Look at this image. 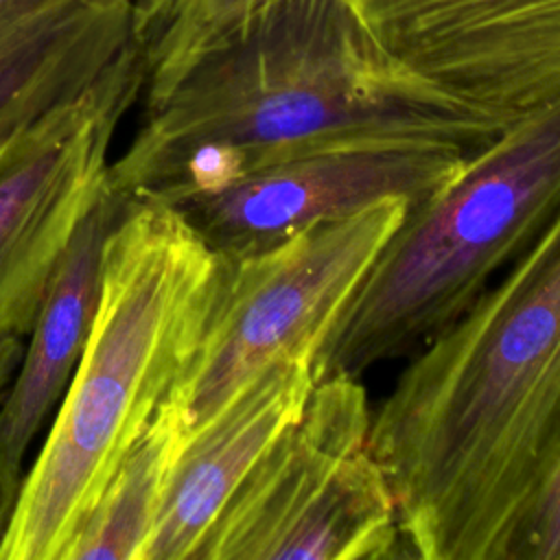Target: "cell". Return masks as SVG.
<instances>
[{
    "instance_id": "5bb4252c",
    "label": "cell",
    "mask_w": 560,
    "mask_h": 560,
    "mask_svg": "<svg viewBox=\"0 0 560 560\" xmlns=\"http://www.w3.org/2000/svg\"><path fill=\"white\" fill-rule=\"evenodd\" d=\"M273 0H168L138 35L144 105L162 98L197 61L238 39Z\"/></svg>"
},
{
    "instance_id": "ac0fdd59",
    "label": "cell",
    "mask_w": 560,
    "mask_h": 560,
    "mask_svg": "<svg viewBox=\"0 0 560 560\" xmlns=\"http://www.w3.org/2000/svg\"><path fill=\"white\" fill-rule=\"evenodd\" d=\"M166 2H168V0H138V24H136V37H138L144 28H149V26L155 22V18L164 11Z\"/></svg>"
},
{
    "instance_id": "8992f818",
    "label": "cell",
    "mask_w": 560,
    "mask_h": 560,
    "mask_svg": "<svg viewBox=\"0 0 560 560\" xmlns=\"http://www.w3.org/2000/svg\"><path fill=\"white\" fill-rule=\"evenodd\" d=\"M407 210V199L387 197L262 252L221 258L201 343L173 392L190 429L267 363L317 354Z\"/></svg>"
},
{
    "instance_id": "52a82bcc",
    "label": "cell",
    "mask_w": 560,
    "mask_h": 560,
    "mask_svg": "<svg viewBox=\"0 0 560 560\" xmlns=\"http://www.w3.org/2000/svg\"><path fill=\"white\" fill-rule=\"evenodd\" d=\"M140 46L85 92L0 140V337H26L74 232L107 188L120 118L144 92Z\"/></svg>"
},
{
    "instance_id": "2e32d148",
    "label": "cell",
    "mask_w": 560,
    "mask_h": 560,
    "mask_svg": "<svg viewBox=\"0 0 560 560\" xmlns=\"http://www.w3.org/2000/svg\"><path fill=\"white\" fill-rule=\"evenodd\" d=\"M22 481H24V477L11 475V472H7V470L0 468V545H2V540H4V534H7V529H9V523H11V518H13Z\"/></svg>"
},
{
    "instance_id": "5b68a950",
    "label": "cell",
    "mask_w": 560,
    "mask_h": 560,
    "mask_svg": "<svg viewBox=\"0 0 560 560\" xmlns=\"http://www.w3.org/2000/svg\"><path fill=\"white\" fill-rule=\"evenodd\" d=\"M359 376H319L302 413L232 494L195 560H389L407 556L394 490L368 440Z\"/></svg>"
},
{
    "instance_id": "7c38bea8",
    "label": "cell",
    "mask_w": 560,
    "mask_h": 560,
    "mask_svg": "<svg viewBox=\"0 0 560 560\" xmlns=\"http://www.w3.org/2000/svg\"><path fill=\"white\" fill-rule=\"evenodd\" d=\"M129 192L105 188L74 232L46 289L20 370L0 405V468L24 477L26 451L59 405L88 341L98 304L103 252Z\"/></svg>"
},
{
    "instance_id": "8fae6325",
    "label": "cell",
    "mask_w": 560,
    "mask_h": 560,
    "mask_svg": "<svg viewBox=\"0 0 560 560\" xmlns=\"http://www.w3.org/2000/svg\"><path fill=\"white\" fill-rule=\"evenodd\" d=\"M136 24L138 0H0V140L85 92Z\"/></svg>"
},
{
    "instance_id": "ba28073f",
    "label": "cell",
    "mask_w": 560,
    "mask_h": 560,
    "mask_svg": "<svg viewBox=\"0 0 560 560\" xmlns=\"http://www.w3.org/2000/svg\"><path fill=\"white\" fill-rule=\"evenodd\" d=\"M370 42L508 122L560 96V0H343Z\"/></svg>"
},
{
    "instance_id": "9c48e42d",
    "label": "cell",
    "mask_w": 560,
    "mask_h": 560,
    "mask_svg": "<svg viewBox=\"0 0 560 560\" xmlns=\"http://www.w3.org/2000/svg\"><path fill=\"white\" fill-rule=\"evenodd\" d=\"M468 155L442 140L361 142L293 155L217 188L162 199L217 256L241 258L387 197L416 206L444 186Z\"/></svg>"
},
{
    "instance_id": "9a60e30c",
    "label": "cell",
    "mask_w": 560,
    "mask_h": 560,
    "mask_svg": "<svg viewBox=\"0 0 560 560\" xmlns=\"http://www.w3.org/2000/svg\"><path fill=\"white\" fill-rule=\"evenodd\" d=\"M505 560H560V457L514 525Z\"/></svg>"
},
{
    "instance_id": "e0dca14e",
    "label": "cell",
    "mask_w": 560,
    "mask_h": 560,
    "mask_svg": "<svg viewBox=\"0 0 560 560\" xmlns=\"http://www.w3.org/2000/svg\"><path fill=\"white\" fill-rule=\"evenodd\" d=\"M22 354H24L22 337H18V335L0 337V394L4 392L7 383L11 381L15 368L20 365Z\"/></svg>"
},
{
    "instance_id": "4fadbf2b",
    "label": "cell",
    "mask_w": 560,
    "mask_h": 560,
    "mask_svg": "<svg viewBox=\"0 0 560 560\" xmlns=\"http://www.w3.org/2000/svg\"><path fill=\"white\" fill-rule=\"evenodd\" d=\"M188 433V416L171 394L120 457L63 560H144Z\"/></svg>"
},
{
    "instance_id": "30bf717a",
    "label": "cell",
    "mask_w": 560,
    "mask_h": 560,
    "mask_svg": "<svg viewBox=\"0 0 560 560\" xmlns=\"http://www.w3.org/2000/svg\"><path fill=\"white\" fill-rule=\"evenodd\" d=\"M315 357H284L195 424L177 455L144 560H195L214 521L269 444L302 413Z\"/></svg>"
},
{
    "instance_id": "3957f363",
    "label": "cell",
    "mask_w": 560,
    "mask_h": 560,
    "mask_svg": "<svg viewBox=\"0 0 560 560\" xmlns=\"http://www.w3.org/2000/svg\"><path fill=\"white\" fill-rule=\"evenodd\" d=\"M221 271L177 208L129 192L105 243L88 341L24 475L0 560H63L120 457L186 374Z\"/></svg>"
},
{
    "instance_id": "6da1fadb",
    "label": "cell",
    "mask_w": 560,
    "mask_h": 560,
    "mask_svg": "<svg viewBox=\"0 0 560 560\" xmlns=\"http://www.w3.org/2000/svg\"><path fill=\"white\" fill-rule=\"evenodd\" d=\"M407 556L505 560L560 457V212L372 411Z\"/></svg>"
},
{
    "instance_id": "7a4b0ae2",
    "label": "cell",
    "mask_w": 560,
    "mask_h": 560,
    "mask_svg": "<svg viewBox=\"0 0 560 560\" xmlns=\"http://www.w3.org/2000/svg\"><path fill=\"white\" fill-rule=\"evenodd\" d=\"M508 125L405 72L343 0H273L238 39L144 105L107 186L168 199L293 155L383 140H442L475 153Z\"/></svg>"
},
{
    "instance_id": "277c9868",
    "label": "cell",
    "mask_w": 560,
    "mask_h": 560,
    "mask_svg": "<svg viewBox=\"0 0 560 560\" xmlns=\"http://www.w3.org/2000/svg\"><path fill=\"white\" fill-rule=\"evenodd\" d=\"M560 212V96L470 153L402 223L315 354V378L422 348Z\"/></svg>"
}]
</instances>
